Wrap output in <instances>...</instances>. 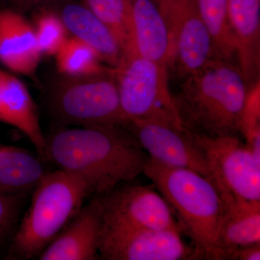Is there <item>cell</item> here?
Masks as SVG:
<instances>
[{"label":"cell","mask_w":260,"mask_h":260,"mask_svg":"<svg viewBox=\"0 0 260 260\" xmlns=\"http://www.w3.org/2000/svg\"><path fill=\"white\" fill-rule=\"evenodd\" d=\"M249 90L237 61L218 57L183 79L173 100L186 131L237 136Z\"/></svg>","instance_id":"7a4b0ae2"},{"label":"cell","mask_w":260,"mask_h":260,"mask_svg":"<svg viewBox=\"0 0 260 260\" xmlns=\"http://www.w3.org/2000/svg\"><path fill=\"white\" fill-rule=\"evenodd\" d=\"M34 18V31L42 55L56 56L68 39V30L58 12L40 6Z\"/></svg>","instance_id":"603a6c76"},{"label":"cell","mask_w":260,"mask_h":260,"mask_svg":"<svg viewBox=\"0 0 260 260\" xmlns=\"http://www.w3.org/2000/svg\"><path fill=\"white\" fill-rule=\"evenodd\" d=\"M1 70H2V69H0V121H2V107H1L2 82H1Z\"/></svg>","instance_id":"f1b7e54d"},{"label":"cell","mask_w":260,"mask_h":260,"mask_svg":"<svg viewBox=\"0 0 260 260\" xmlns=\"http://www.w3.org/2000/svg\"><path fill=\"white\" fill-rule=\"evenodd\" d=\"M47 173L42 160L28 150L0 148V193L25 196Z\"/></svg>","instance_id":"d6986e66"},{"label":"cell","mask_w":260,"mask_h":260,"mask_svg":"<svg viewBox=\"0 0 260 260\" xmlns=\"http://www.w3.org/2000/svg\"><path fill=\"white\" fill-rule=\"evenodd\" d=\"M83 4L112 32L122 56L133 53L130 0H83Z\"/></svg>","instance_id":"7402d4cb"},{"label":"cell","mask_w":260,"mask_h":260,"mask_svg":"<svg viewBox=\"0 0 260 260\" xmlns=\"http://www.w3.org/2000/svg\"><path fill=\"white\" fill-rule=\"evenodd\" d=\"M238 64L250 87L259 82L260 0H228Z\"/></svg>","instance_id":"9a60e30c"},{"label":"cell","mask_w":260,"mask_h":260,"mask_svg":"<svg viewBox=\"0 0 260 260\" xmlns=\"http://www.w3.org/2000/svg\"><path fill=\"white\" fill-rule=\"evenodd\" d=\"M99 256L107 260H179L194 259L195 251L178 231L130 229L102 233Z\"/></svg>","instance_id":"8fae6325"},{"label":"cell","mask_w":260,"mask_h":260,"mask_svg":"<svg viewBox=\"0 0 260 260\" xmlns=\"http://www.w3.org/2000/svg\"><path fill=\"white\" fill-rule=\"evenodd\" d=\"M93 194L81 178L64 171L48 172L34 189L28 209L10 242L9 257L38 258Z\"/></svg>","instance_id":"277c9868"},{"label":"cell","mask_w":260,"mask_h":260,"mask_svg":"<svg viewBox=\"0 0 260 260\" xmlns=\"http://www.w3.org/2000/svg\"><path fill=\"white\" fill-rule=\"evenodd\" d=\"M189 133L203 150L220 194L260 201V165L237 136L210 138Z\"/></svg>","instance_id":"52a82bcc"},{"label":"cell","mask_w":260,"mask_h":260,"mask_svg":"<svg viewBox=\"0 0 260 260\" xmlns=\"http://www.w3.org/2000/svg\"><path fill=\"white\" fill-rule=\"evenodd\" d=\"M133 52L169 68L173 40L169 24L156 2L130 0Z\"/></svg>","instance_id":"4fadbf2b"},{"label":"cell","mask_w":260,"mask_h":260,"mask_svg":"<svg viewBox=\"0 0 260 260\" xmlns=\"http://www.w3.org/2000/svg\"><path fill=\"white\" fill-rule=\"evenodd\" d=\"M149 158L167 167L190 169L211 177L203 150L189 132L162 121L129 119L124 125Z\"/></svg>","instance_id":"30bf717a"},{"label":"cell","mask_w":260,"mask_h":260,"mask_svg":"<svg viewBox=\"0 0 260 260\" xmlns=\"http://www.w3.org/2000/svg\"><path fill=\"white\" fill-rule=\"evenodd\" d=\"M224 211L213 259H225L235 248L260 242V201L220 194Z\"/></svg>","instance_id":"2e32d148"},{"label":"cell","mask_w":260,"mask_h":260,"mask_svg":"<svg viewBox=\"0 0 260 260\" xmlns=\"http://www.w3.org/2000/svg\"><path fill=\"white\" fill-rule=\"evenodd\" d=\"M1 82L2 122L22 132L37 148L38 154L45 158L47 138L43 134L37 105L28 88L3 70Z\"/></svg>","instance_id":"e0dca14e"},{"label":"cell","mask_w":260,"mask_h":260,"mask_svg":"<svg viewBox=\"0 0 260 260\" xmlns=\"http://www.w3.org/2000/svg\"><path fill=\"white\" fill-rule=\"evenodd\" d=\"M59 74L71 78H84L110 73L115 68L103 62L96 51L75 37H69L56 54Z\"/></svg>","instance_id":"ffe728a7"},{"label":"cell","mask_w":260,"mask_h":260,"mask_svg":"<svg viewBox=\"0 0 260 260\" xmlns=\"http://www.w3.org/2000/svg\"><path fill=\"white\" fill-rule=\"evenodd\" d=\"M99 196L102 233L130 229H171L181 233L161 194L148 186L126 185Z\"/></svg>","instance_id":"ba28073f"},{"label":"cell","mask_w":260,"mask_h":260,"mask_svg":"<svg viewBox=\"0 0 260 260\" xmlns=\"http://www.w3.org/2000/svg\"><path fill=\"white\" fill-rule=\"evenodd\" d=\"M42 0H13L15 10L23 13L35 7H39Z\"/></svg>","instance_id":"4316f807"},{"label":"cell","mask_w":260,"mask_h":260,"mask_svg":"<svg viewBox=\"0 0 260 260\" xmlns=\"http://www.w3.org/2000/svg\"><path fill=\"white\" fill-rule=\"evenodd\" d=\"M5 1H6V0H0V5L3 4V3H4Z\"/></svg>","instance_id":"f546056e"},{"label":"cell","mask_w":260,"mask_h":260,"mask_svg":"<svg viewBox=\"0 0 260 260\" xmlns=\"http://www.w3.org/2000/svg\"><path fill=\"white\" fill-rule=\"evenodd\" d=\"M25 197L0 193V249L10 245L13 239Z\"/></svg>","instance_id":"cb8c5ba5"},{"label":"cell","mask_w":260,"mask_h":260,"mask_svg":"<svg viewBox=\"0 0 260 260\" xmlns=\"http://www.w3.org/2000/svg\"><path fill=\"white\" fill-rule=\"evenodd\" d=\"M143 174L158 188L181 232L194 244L195 257L213 259L224 204L210 177L149 158Z\"/></svg>","instance_id":"3957f363"},{"label":"cell","mask_w":260,"mask_h":260,"mask_svg":"<svg viewBox=\"0 0 260 260\" xmlns=\"http://www.w3.org/2000/svg\"><path fill=\"white\" fill-rule=\"evenodd\" d=\"M3 145L0 144V148H1L2 146H3Z\"/></svg>","instance_id":"1f68e13d"},{"label":"cell","mask_w":260,"mask_h":260,"mask_svg":"<svg viewBox=\"0 0 260 260\" xmlns=\"http://www.w3.org/2000/svg\"><path fill=\"white\" fill-rule=\"evenodd\" d=\"M225 259L259 260L260 242L233 249L227 253Z\"/></svg>","instance_id":"484cf974"},{"label":"cell","mask_w":260,"mask_h":260,"mask_svg":"<svg viewBox=\"0 0 260 260\" xmlns=\"http://www.w3.org/2000/svg\"><path fill=\"white\" fill-rule=\"evenodd\" d=\"M102 208L96 195L44 249L41 260H95L99 259L102 239Z\"/></svg>","instance_id":"7c38bea8"},{"label":"cell","mask_w":260,"mask_h":260,"mask_svg":"<svg viewBox=\"0 0 260 260\" xmlns=\"http://www.w3.org/2000/svg\"><path fill=\"white\" fill-rule=\"evenodd\" d=\"M154 1L156 2V3H158V2L162 1V0H154Z\"/></svg>","instance_id":"4dcf8cb0"},{"label":"cell","mask_w":260,"mask_h":260,"mask_svg":"<svg viewBox=\"0 0 260 260\" xmlns=\"http://www.w3.org/2000/svg\"><path fill=\"white\" fill-rule=\"evenodd\" d=\"M240 133L246 140L260 134L259 82L249 88L243 110Z\"/></svg>","instance_id":"d4e9b609"},{"label":"cell","mask_w":260,"mask_h":260,"mask_svg":"<svg viewBox=\"0 0 260 260\" xmlns=\"http://www.w3.org/2000/svg\"><path fill=\"white\" fill-rule=\"evenodd\" d=\"M42 56L34 26L23 13L0 10V62L13 73L30 78Z\"/></svg>","instance_id":"5bb4252c"},{"label":"cell","mask_w":260,"mask_h":260,"mask_svg":"<svg viewBox=\"0 0 260 260\" xmlns=\"http://www.w3.org/2000/svg\"><path fill=\"white\" fill-rule=\"evenodd\" d=\"M58 12L68 32L94 49L103 62L116 68L122 51L112 32L82 3L74 1L60 5Z\"/></svg>","instance_id":"ac0fdd59"},{"label":"cell","mask_w":260,"mask_h":260,"mask_svg":"<svg viewBox=\"0 0 260 260\" xmlns=\"http://www.w3.org/2000/svg\"><path fill=\"white\" fill-rule=\"evenodd\" d=\"M74 0H42L40 6L49 7L51 8L53 6H60V5L65 4V3L73 2Z\"/></svg>","instance_id":"83f0119b"},{"label":"cell","mask_w":260,"mask_h":260,"mask_svg":"<svg viewBox=\"0 0 260 260\" xmlns=\"http://www.w3.org/2000/svg\"><path fill=\"white\" fill-rule=\"evenodd\" d=\"M168 68L136 53L122 56L114 75L127 120L159 121L183 128L169 90Z\"/></svg>","instance_id":"8992f818"},{"label":"cell","mask_w":260,"mask_h":260,"mask_svg":"<svg viewBox=\"0 0 260 260\" xmlns=\"http://www.w3.org/2000/svg\"><path fill=\"white\" fill-rule=\"evenodd\" d=\"M200 18L213 39L219 57L237 60L235 39L229 22L228 0H194Z\"/></svg>","instance_id":"44dd1931"},{"label":"cell","mask_w":260,"mask_h":260,"mask_svg":"<svg viewBox=\"0 0 260 260\" xmlns=\"http://www.w3.org/2000/svg\"><path fill=\"white\" fill-rule=\"evenodd\" d=\"M157 4L172 32L173 55L169 68L178 78L184 79L219 57L194 0H162Z\"/></svg>","instance_id":"9c48e42d"},{"label":"cell","mask_w":260,"mask_h":260,"mask_svg":"<svg viewBox=\"0 0 260 260\" xmlns=\"http://www.w3.org/2000/svg\"><path fill=\"white\" fill-rule=\"evenodd\" d=\"M45 158L105 194L143 173L149 155L124 126L57 130L47 138Z\"/></svg>","instance_id":"6da1fadb"},{"label":"cell","mask_w":260,"mask_h":260,"mask_svg":"<svg viewBox=\"0 0 260 260\" xmlns=\"http://www.w3.org/2000/svg\"><path fill=\"white\" fill-rule=\"evenodd\" d=\"M114 71L84 78L62 75L49 93L51 112L65 124L124 126L128 120L121 110Z\"/></svg>","instance_id":"5b68a950"}]
</instances>
